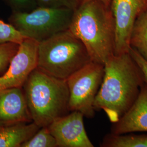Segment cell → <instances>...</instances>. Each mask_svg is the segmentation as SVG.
Here are the masks:
<instances>
[{
  "instance_id": "cell-5",
  "label": "cell",
  "mask_w": 147,
  "mask_h": 147,
  "mask_svg": "<svg viewBox=\"0 0 147 147\" xmlns=\"http://www.w3.org/2000/svg\"><path fill=\"white\" fill-rule=\"evenodd\" d=\"M74 12L67 8L38 6L29 11H11L8 21L24 37L40 42L69 30Z\"/></svg>"
},
{
  "instance_id": "cell-8",
  "label": "cell",
  "mask_w": 147,
  "mask_h": 147,
  "mask_svg": "<svg viewBox=\"0 0 147 147\" xmlns=\"http://www.w3.org/2000/svg\"><path fill=\"white\" fill-rule=\"evenodd\" d=\"M38 44L26 38L19 44L7 70L0 75V90L22 87L30 74L37 67Z\"/></svg>"
},
{
  "instance_id": "cell-4",
  "label": "cell",
  "mask_w": 147,
  "mask_h": 147,
  "mask_svg": "<svg viewBox=\"0 0 147 147\" xmlns=\"http://www.w3.org/2000/svg\"><path fill=\"white\" fill-rule=\"evenodd\" d=\"M90 61L84 44L69 30L38 44L37 68L58 79L67 80Z\"/></svg>"
},
{
  "instance_id": "cell-14",
  "label": "cell",
  "mask_w": 147,
  "mask_h": 147,
  "mask_svg": "<svg viewBox=\"0 0 147 147\" xmlns=\"http://www.w3.org/2000/svg\"><path fill=\"white\" fill-rule=\"evenodd\" d=\"M100 146L102 147H147V135L121 134L109 133Z\"/></svg>"
},
{
  "instance_id": "cell-20",
  "label": "cell",
  "mask_w": 147,
  "mask_h": 147,
  "mask_svg": "<svg viewBox=\"0 0 147 147\" xmlns=\"http://www.w3.org/2000/svg\"><path fill=\"white\" fill-rule=\"evenodd\" d=\"M129 53L141 69L143 75L144 82L147 84V61L143 58L135 49L132 47L130 48Z\"/></svg>"
},
{
  "instance_id": "cell-9",
  "label": "cell",
  "mask_w": 147,
  "mask_h": 147,
  "mask_svg": "<svg viewBox=\"0 0 147 147\" xmlns=\"http://www.w3.org/2000/svg\"><path fill=\"white\" fill-rule=\"evenodd\" d=\"M84 115L79 111L61 117L48 126L59 147H93L86 133Z\"/></svg>"
},
{
  "instance_id": "cell-3",
  "label": "cell",
  "mask_w": 147,
  "mask_h": 147,
  "mask_svg": "<svg viewBox=\"0 0 147 147\" xmlns=\"http://www.w3.org/2000/svg\"><path fill=\"white\" fill-rule=\"evenodd\" d=\"M22 89L32 121L40 127L49 126L70 111L66 80L55 78L37 67Z\"/></svg>"
},
{
  "instance_id": "cell-6",
  "label": "cell",
  "mask_w": 147,
  "mask_h": 147,
  "mask_svg": "<svg viewBox=\"0 0 147 147\" xmlns=\"http://www.w3.org/2000/svg\"><path fill=\"white\" fill-rule=\"evenodd\" d=\"M104 75V64L90 61L67 80L70 111H79L88 118L94 117V102Z\"/></svg>"
},
{
  "instance_id": "cell-1",
  "label": "cell",
  "mask_w": 147,
  "mask_h": 147,
  "mask_svg": "<svg viewBox=\"0 0 147 147\" xmlns=\"http://www.w3.org/2000/svg\"><path fill=\"white\" fill-rule=\"evenodd\" d=\"M142 71L129 53L113 55L104 63V75L94 109L103 110L112 123L131 107L144 83Z\"/></svg>"
},
{
  "instance_id": "cell-2",
  "label": "cell",
  "mask_w": 147,
  "mask_h": 147,
  "mask_svg": "<svg viewBox=\"0 0 147 147\" xmlns=\"http://www.w3.org/2000/svg\"><path fill=\"white\" fill-rule=\"evenodd\" d=\"M69 30L84 44L92 62L104 64L115 55V20L110 5L102 1H82Z\"/></svg>"
},
{
  "instance_id": "cell-11",
  "label": "cell",
  "mask_w": 147,
  "mask_h": 147,
  "mask_svg": "<svg viewBox=\"0 0 147 147\" xmlns=\"http://www.w3.org/2000/svg\"><path fill=\"white\" fill-rule=\"evenodd\" d=\"M134 132H147V84L144 82L130 109L115 123L111 133L121 135Z\"/></svg>"
},
{
  "instance_id": "cell-18",
  "label": "cell",
  "mask_w": 147,
  "mask_h": 147,
  "mask_svg": "<svg viewBox=\"0 0 147 147\" xmlns=\"http://www.w3.org/2000/svg\"><path fill=\"white\" fill-rule=\"evenodd\" d=\"M81 1L82 0H37V3L39 7L64 8L75 11Z\"/></svg>"
},
{
  "instance_id": "cell-17",
  "label": "cell",
  "mask_w": 147,
  "mask_h": 147,
  "mask_svg": "<svg viewBox=\"0 0 147 147\" xmlns=\"http://www.w3.org/2000/svg\"><path fill=\"white\" fill-rule=\"evenodd\" d=\"M19 44L14 42L0 44V75L8 68L11 59L17 52Z\"/></svg>"
},
{
  "instance_id": "cell-16",
  "label": "cell",
  "mask_w": 147,
  "mask_h": 147,
  "mask_svg": "<svg viewBox=\"0 0 147 147\" xmlns=\"http://www.w3.org/2000/svg\"><path fill=\"white\" fill-rule=\"evenodd\" d=\"M25 38L11 24L0 20V44L14 42L20 44Z\"/></svg>"
},
{
  "instance_id": "cell-21",
  "label": "cell",
  "mask_w": 147,
  "mask_h": 147,
  "mask_svg": "<svg viewBox=\"0 0 147 147\" xmlns=\"http://www.w3.org/2000/svg\"><path fill=\"white\" fill-rule=\"evenodd\" d=\"M85 1V0H82V1ZM99 1H102V2H104V3H105L106 5H110V4L111 0H99Z\"/></svg>"
},
{
  "instance_id": "cell-19",
  "label": "cell",
  "mask_w": 147,
  "mask_h": 147,
  "mask_svg": "<svg viewBox=\"0 0 147 147\" xmlns=\"http://www.w3.org/2000/svg\"><path fill=\"white\" fill-rule=\"evenodd\" d=\"M11 11H29L38 7L37 0H2Z\"/></svg>"
},
{
  "instance_id": "cell-13",
  "label": "cell",
  "mask_w": 147,
  "mask_h": 147,
  "mask_svg": "<svg viewBox=\"0 0 147 147\" xmlns=\"http://www.w3.org/2000/svg\"><path fill=\"white\" fill-rule=\"evenodd\" d=\"M130 47L147 61V8L135 21L130 38Z\"/></svg>"
},
{
  "instance_id": "cell-15",
  "label": "cell",
  "mask_w": 147,
  "mask_h": 147,
  "mask_svg": "<svg viewBox=\"0 0 147 147\" xmlns=\"http://www.w3.org/2000/svg\"><path fill=\"white\" fill-rule=\"evenodd\" d=\"M57 141L50 132L48 126L42 127L30 138L24 143L21 147H57Z\"/></svg>"
},
{
  "instance_id": "cell-7",
  "label": "cell",
  "mask_w": 147,
  "mask_h": 147,
  "mask_svg": "<svg viewBox=\"0 0 147 147\" xmlns=\"http://www.w3.org/2000/svg\"><path fill=\"white\" fill-rule=\"evenodd\" d=\"M115 24V55L129 53L132 29L137 18L147 8V0H111Z\"/></svg>"
},
{
  "instance_id": "cell-12",
  "label": "cell",
  "mask_w": 147,
  "mask_h": 147,
  "mask_svg": "<svg viewBox=\"0 0 147 147\" xmlns=\"http://www.w3.org/2000/svg\"><path fill=\"white\" fill-rule=\"evenodd\" d=\"M40 128L33 121L0 126V147H21Z\"/></svg>"
},
{
  "instance_id": "cell-10",
  "label": "cell",
  "mask_w": 147,
  "mask_h": 147,
  "mask_svg": "<svg viewBox=\"0 0 147 147\" xmlns=\"http://www.w3.org/2000/svg\"><path fill=\"white\" fill-rule=\"evenodd\" d=\"M32 121L22 87L0 90V126Z\"/></svg>"
}]
</instances>
